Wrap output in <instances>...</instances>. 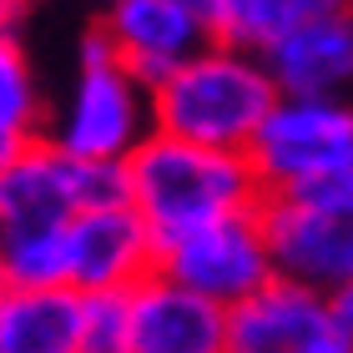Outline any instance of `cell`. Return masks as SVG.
<instances>
[{
	"label": "cell",
	"instance_id": "obj_12",
	"mask_svg": "<svg viewBox=\"0 0 353 353\" xmlns=\"http://www.w3.org/2000/svg\"><path fill=\"white\" fill-rule=\"evenodd\" d=\"M272 81L283 96H328V101H353V10L328 15L283 36L263 51Z\"/></svg>",
	"mask_w": 353,
	"mask_h": 353
},
{
	"label": "cell",
	"instance_id": "obj_6",
	"mask_svg": "<svg viewBox=\"0 0 353 353\" xmlns=\"http://www.w3.org/2000/svg\"><path fill=\"white\" fill-rule=\"evenodd\" d=\"M157 272L202 293L217 308H237V303H248L252 293H263L278 278L258 212H237V217L207 222L197 232L162 243L157 248Z\"/></svg>",
	"mask_w": 353,
	"mask_h": 353
},
{
	"label": "cell",
	"instance_id": "obj_20",
	"mask_svg": "<svg viewBox=\"0 0 353 353\" xmlns=\"http://www.w3.org/2000/svg\"><path fill=\"white\" fill-rule=\"evenodd\" d=\"M313 197H333V202H348V207H353V162H348L339 176H333V182H323V187H318Z\"/></svg>",
	"mask_w": 353,
	"mask_h": 353
},
{
	"label": "cell",
	"instance_id": "obj_8",
	"mask_svg": "<svg viewBox=\"0 0 353 353\" xmlns=\"http://www.w3.org/2000/svg\"><path fill=\"white\" fill-rule=\"evenodd\" d=\"M228 353H348L333 303L288 278L228 308Z\"/></svg>",
	"mask_w": 353,
	"mask_h": 353
},
{
	"label": "cell",
	"instance_id": "obj_10",
	"mask_svg": "<svg viewBox=\"0 0 353 353\" xmlns=\"http://www.w3.org/2000/svg\"><path fill=\"white\" fill-rule=\"evenodd\" d=\"M132 353H228V308L152 272L132 288Z\"/></svg>",
	"mask_w": 353,
	"mask_h": 353
},
{
	"label": "cell",
	"instance_id": "obj_13",
	"mask_svg": "<svg viewBox=\"0 0 353 353\" xmlns=\"http://www.w3.org/2000/svg\"><path fill=\"white\" fill-rule=\"evenodd\" d=\"M81 293L71 288H10L0 298V353H76Z\"/></svg>",
	"mask_w": 353,
	"mask_h": 353
},
{
	"label": "cell",
	"instance_id": "obj_7",
	"mask_svg": "<svg viewBox=\"0 0 353 353\" xmlns=\"http://www.w3.org/2000/svg\"><path fill=\"white\" fill-rule=\"evenodd\" d=\"M157 272V237L132 202L91 207L66 222V288L71 293H132Z\"/></svg>",
	"mask_w": 353,
	"mask_h": 353
},
{
	"label": "cell",
	"instance_id": "obj_17",
	"mask_svg": "<svg viewBox=\"0 0 353 353\" xmlns=\"http://www.w3.org/2000/svg\"><path fill=\"white\" fill-rule=\"evenodd\" d=\"M76 353H132V293H81Z\"/></svg>",
	"mask_w": 353,
	"mask_h": 353
},
{
	"label": "cell",
	"instance_id": "obj_21",
	"mask_svg": "<svg viewBox=\"0 0 353 353\" xmlns=\"http://www.w3.org/2000/svg\"><path fill=\"white\" fill-rule=\"evenodd\" d=\"M10 293V278H6V268H0V298H6Z\"/></svg>",
	"mask_w": 353,
	"mask_h": 353
},
{
	"label": "cell",
	"instance_id": "obj_16",
	"mask_svg": "<svg viewBox=\"0 0 353 353\" xmlns=\"http://www.w3.org/2000/svg\"><path fill=\"white\" fill-rule=\"evenodd\" d=\"M0 268L10 288H66V228L0 237Z\"/></svg>",
	"mask_w": 353,
	"mask_h": 353
},
{
	"label": "cell",
	"instance_id": "obj_4",
	"mask_svg": "<svg viewBox=\"0 0 353 353\" xmlns=\"http://www.w3.org/2000/svg\"><path fill=\"white\" fill-rule=\"evenodd\" d=\"M248 162L268 192H318L353 162V101L278 96Z\"/></svg>",
	"mask_w": 353,
	"mask_h": 353
},
{
	"label": "cell",
	"instance_id": "obj_1",
	"mask_svg": "<svg viewBox=\"0 0 353 353\" xmlns=\"http://www.w3.org/2000/svg\"><path fill=\"white\" fill-rule=\"evenodd\" d=\"M126 182H132V207L152 228L157 248L182 232L207 228V222L258 212L268 197L248 152L197 147V141H182L167 132H152L126 157Z\"/></svg>",
	"mask_w": 353,
	"mask_h": 353
},
{
	"label": "cell",
	"instance_id": "obj_14",
	"mask_svg": "<svg viewBox=\"0 0 353 353\" xmlns=\"http://www.w3.org/2000/svg\"><path fill=\"white\" fill-rule=\"evenodd\" d=\"M348 10H353V0H222L217 41L248 46V51L263 56L268 46H278L293 30L328 21V15H348Z\"/></svg>",
	"mask_w": 353,
	"mask_h": 353
},
{
	"label": "cell",
	"instance_id": "obj_11",
	"mask_svg": "<svg viewBox=\"0 0 353 353\" xmlns=\"http://www.w3.org/2000/svg\"><path fill=\"white\" fill-rule=\"evenodd\" d=\"M76 212V157L51 147L46 137L0 167V237L66 228Z\"/></svg>",
	"mask_w": 353,
	"mask_h": 353
},
{
	"label": "cell",
	"instance_id": "obj_5",
	"mask_svg": "<svg viewBox=\"0 0 353 353\" xmlns=\"http://www.w3.org/2000/svg\"><path fill=\"white\" fill-rule=\"evenodd\" d=\"M263 232L278 278L303 283L313 293H343L353 283V207L313 192H268L263 207Z\"/></svg>",
	"mask_w": 353,
	"mask_h": 353
},
{
	"label": "cell",
	"instance_id": "obj_19",
	"mask_svg": "<svg viewBox=\"0 0 353 353\" xmlns=\"http://www.w3.org/2000/svg\"><path fill=\"white\" fill-rule=\"evenodd\" d=\"M176 6H182L197 26H207V30L217 36V26H222V0H176Z\"/></svg>",
	"mask_w": 353,
	"mask_h": 353
},
{
	"label": "cell",
	"instance_id": "obj_15",
	"mask_svg": "<svg viewBox=\"0 0 353 353\" xmlns=\"http://www.w3.org/2000/svg\"><path fill=\"white\" fill-rule=\"evenodd\" d=\"M46 96L21 36H0V167L46 137Z\"/></svg>",
	"mask_w": 353,
	"mask_h": 353
},
{
	"label": "cell",
	"instance_id": "obj_2",
	"mask_svg": "<svg viewBox=\"0 0 353 353\" xmlns=\"http://www.w3.org/2000/svg\"><path fill=\"white\" fill-rule=\"evenodd\" d=\"M268 61L248 46L207 41L162 86H152V126L217 152H248L268 111L278 106Z\"/></svg>",
	"mask_w": 353,
	"mask_h": 353
},
{
	"label": "cell",
	"instance_id": "obj_9",
	"mask_svg": "<svg viewBox=\"0 0 353 353\" xmlns=\"http://www.w3.org/2000/svg\"><path fill=\"white\" fill-rule=\"evenodd\" d=\"M96 26L111 41L117 61L147 86H162L187 56H197L207 41H217L176 0H101Z\"/></svg>",
	"mask_w": 353,
	"mask_h": 353
},
{
	"label": "cell",
	"instance_id": "obj_3",
	"mask_svg": "<svg viewBox=\"0 0 353 353\" xmlns=\"http://www.w3.org/2000/svg\"><path fill=\"white\" fill-rule=\"evenodd\" d=\"M152 132V86L137 81L117 61L101 26H91L76 46L71 86L46 121V141L81 162H126Z\"/></svg>",
	"mask_w": 353,
	"mask_h": 353
},
{
	"label": "cell",
	"instance_id": "obj_18",
	"mask_svg": "<svg viewBox=\"0 0 353 353\" xmlns=\"http://www.w3.org/2000/svg\"><path fill=\"white\" fill-rule=\"evenodd\" d=\"M328 303H333V323H339L343 343H348V353H353V283L343 288V293H333Z\"/></svg>",
	"mask_w": 353,
	"mask_h": 353
}]
</instances>
